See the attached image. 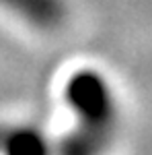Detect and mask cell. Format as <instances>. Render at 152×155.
<instances>
[{
    "label": "cell",
    "instance_id": "1",
    "mask_svg": "<svg viewBox=\"0 0 152 155\" xmlns=\"http://www.w3.org/2000/svg\"><path fill=\"white\" fill-rule=\"evenodd\" d=\"M64 97L76 126L58 145V155H103L117 130L119 107L111 87L97 71H78L66 81Z\"/></svg>",
    "mask_w": 152,
    "mask_h": 155
},
{
    "label": "cell",
    "instance_id": "2",
    "mask_svg": "<svg viewBox=\"0 0 152 155\" xmlns=\"http://www.w3.org/2000/svg\"><path fill=\"white\" fill-rule=\"evenodd\" d=\"M0 8L39 29H54L66 17L64 0H0Z\"/></svg>",
    "mask_w": 152,
    "mask_h": 155
},
{
    "label": "cell",
    "instance_id": "3",
    "mask_svg": "<svg viewBox=\"0 0 152 155\" xmlns=\"http://www.w3.org/2000/svg\"><path fill=\"white\" fill-rule=\"evenodd\" d=\"M4 155H47L45 141L33 130H17L8 139H2Z\"/></svg>",
    "mask_w": 152,
    "mask_h": 155
},
{
    "label": "cell",
    "instance_id": "4",
    "mask_svg": "<svg viewBox=\"0 0 152 155\" xmlns=\"http://www.w3.org/2000/svg\"><path fill=\"white\" fill-rule=\"evenodd\" d=\"M2 139H4V134H2V130H0V147H2Z\"/></svg>",
    "mask_w": 152,
    "mask_h": 155
}]
</instances>
